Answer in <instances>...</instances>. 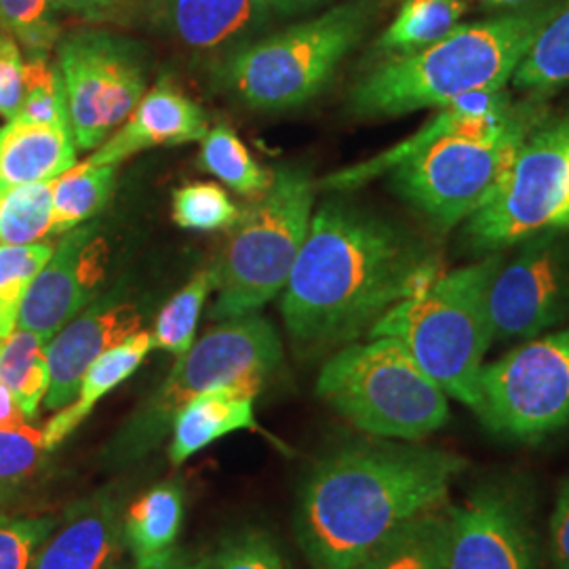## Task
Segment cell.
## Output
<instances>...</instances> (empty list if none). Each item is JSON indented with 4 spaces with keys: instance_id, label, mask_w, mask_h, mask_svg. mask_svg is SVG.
Segmentation results:
<instances>
[{
    "instance_id": "obj_3",
    "label": "cell",
    "mask_w": 569,
    "mask_h": 569,
    "mask_svg": "<svg viewBox=\"0 0 569 569\" xmlns=\"http://www.w3.org/2000/svg\"><path fill=\"white\" fill-rule=\"evenodd\" d=\"M549 117L547 98L512 100L507 89L472 93L439 108L406 142L319 183L352 190L388 173L390 188L439 230L465 224L496 194L533 127Z\"/></svg>"
},
{
    "instance_id": "obj_8",
    "label": "cell",
    "mask_w": 569,
    "mask_h": 569,
    "mask_svg": "<svg viewBox=\"0 0 569 569\" xmlns=\"http://www.w3.org/2000/svg\"><path fill=\"white\" fill-rule=\"evenodd\" d=\"M283 366V345L274 326L258 312L228 319L204 333L178 359L163 387L121 428L108 456L133 462L169 435L176 413L204 390L247 387L262 390Z\"/></svg>"
},
{
    "instance_id": "obj_39",
    "label": "cell",
    "mask_w": 569,
    "mask_h": 569,
    "mask_svg": "<svg viewBox=\"0 0 569 569\" xmlns=\"http://www.w3.org/2000/svg\"><path fill=\"white\" fill-rule=\"evenodd\" d=\"M23 56L20 42L0 30V117L16 121L23 103Z\"/></svg>"
},
{
    "instance_id": "obj_34",
    "label": "cell",
    "mask_w": 569,
    "mask_h": 569,
    "mask_svg": "<svg viewBox=\"0 0 569 569\" xmlns=\"http://www.w3.org/2000/svg\"><path fill=\"white\" fill-rule=\"evenodd\" d=\"M56 0H0V30L20 42L26 58L51 56L60 41Z\"/></svg>"
},
{
    "instance_id": "obj_7",
    "label": "cell",
    "mask_w": 569,
    "mask_h": 569,
    "mask_svg": "<svg viewBox=\"0 0 569 569\" xmlns=\"http://www.w3.org/2000/svg\"><path fill=\"white\" fill-rule=\"evenodd\" d=\"M317 395L350 425L418 443L449 422V397L392 338L350 342L327 359Z\"/></svg>"
},
{
    "instance_id": "obj_20",
    "label": "cell",
    "mask_w": 569,
    "mask_h": 569,
    "mask_svg": "<svg viewBox=\"0 0 569 569\" xmlns=\"http://www.w3.org/2000/svg\"><path fill=\"white\" fill-rule=\"evenodd\" d=\"M258 395L253 388L218 387L188 401L171 425V465L182 467L186 460L232 432L258 430L253 411Z\"/></svg>"
},
{
    "instance_id": "obj_35",
    "label": "cell",
    "mask_w": 569,
    "mask_h": 569,
    "mask_svg": "<svg viewBox=\"0 0 569 569\" xmlns=\"http://www.w3.org/2000/svg\"><path fill=\"white\" fill-rule=\"evenodd\" d=\"M23 87H26L23 103H21L20 117L16 121L70 129L68 102H66V91H63L58 63H51L49 56L26 58Z\"/></svg>"
},
{
    "instance_id": "obj_27",
    "label": "cell",
    "mask_w": 569,
    "mask_h": 569,
    "mask_svg": "<svg viewBox=\"0 0 569 569\" xmlns=\"http://www.w3.org/2000/svg\"><path fill=\"white\" fill-rule=\"evenodd\" d=\"M510 82L526 96L542 98L569 84V0L559 2Z\"/></svg>"
},
{
    "instance_id": "obj_29",
    "label": "cell",
    "mask_w": 569,
    "mask_h": 569,
    "mask_svg": "<svg viewBox=\"0 0 569 569\" xmlns=\"http://www.w3.org/2000/svg\"><path fill=\"white\" fill-rule=\"evenodd\" d=\"M199 163L207 173L247 197H262L272 183V173L258 164L243 140L226 124L207 131Z\"/></svg>"
},
{
    "instance_id": "obj_14",
    "label": "cell",
    "mask_w": 569,
    "mask_h": 569,
    "mask_svg": "<svg viewBox=\"0 0 569 569\" xmlns=\"http://www.w3.org/2000/svg\"><path fill=\"white\" fill-rule=\"evenodd\" d=\"M569 232H542L502 256L489 284V321L498 342L531 340L569 317Z\"/></svg>"
},
{
    "instance_id": "obj_2",
    "label": "cell",
    "mask_w": 569,
    "mask_h": 569,
    "mask_svg": "<svg viewBox=\"0 0 569 569\" xmlns=\"http://www.w3.org/2000/svg\"><path fill=\"white\" fill-rule=\"evenodd\" d=\"M467 460L409 441H366L321 458L302 483L293 529L312 569H355L399 531L448 509Z\"/></svg>"
},
{
    "instance_id": "obj_33",
    "label": "cell",
    "mask_w": 569,
    "mask_h": 569,
    "mask_svg": "<svg viewBox=\"0 0 569 569\" xmlns=\"http://www.w3.org/2000/svg\"><path fill=\"white\" fill-rule=\"evenodd\" d=\"M53 244H0V340L18 329L21 306L42 266L49 262Z\"/></svg>"
},
{
    "instance_id": "obj_18",
    "label": "cell",
    "mask_w": 569,
    "mask_h": 569,
    "mask_svg": "<svg viewBox=\"0 0 569 569\" xmlns=\"http://www.w3.org/2000/svg\"><path fill=\"white\" fill-rule=\"evenodd\" d=\"M209 121L203 108L171 82L159 81L127 117V121L91 152V164H114L161 146L203 142Z\"/></svg>"
},
{
    "instance_id": "obj_37",
    "label": "cell",
    "mask_w": 569,
    "mask_h": 569,
    "mask_svg": "<svg viewBox=\"0 0 569 569\" xmlns=\"http://www.w3.org/2000/svg\"><path fill=\"white\" fill-rule=\"evenodd\" d=\"M204 569H291L277 542L256 529L226 538Z\"/></svg>"
},
{
    "instance_id": "obj_22",
    "label": "cell",
    "mask_w": 569,
    "mask_h": 569,
    "mask_svg": "<svg viewBox=\"0 0 569 569\" xmlns=\"http://www.w3.org/2000/svg\"><path fill=\"white\" fill-rule=\"evenodd\" d=\"M152 350V333L142 329L106 350L82 376L74 401L70 406L61 407L60 411L42 427V439L47 449L53 451L61 446L89 418V413L106 395L121 387L124 380H129L136 373V369L142 366Z\"/></svg>"
},
{
    "instance_id": "obj_13",
    "label": "cell",
    "mask_w": 569,
    "mask_h": 569,
    "mask_svg": "<svg viewBox=\"0 0 569 569\" xmlns=\"http://www.w3.org/2000/svg\"><path fill=\"white\" fill-rule=\"evenodd\" d=\"M446 569H542L533 498L515 477H493L448 507Z\"/></svg>"
},
{
    "instance_id": "obj_45",
    "label": "cell",
    "mask_w": 569,
    "mask_h": 569,
    "mask_svg": "<svg viewBox=\"0 0 569 569\" xmlns=\"http://www.w3.org/2000/svg\"><path fill=\"white\" fill-rule=\"evenodd\" d=\"M526 2H529V0H481L483 7L496 9V11H509V9L521 7V4H526Z\"/></svg>"
},
{
    "instance_id": "obj_10",
    "label": "cell",
    "mask_w": 569,
    "mask_h": 569,
    "mask_svg": "<svg viewBox=\"0 0 569 569\" xmlns=\"http://www.w3.org/2000/svg\"><path fill=\"white\" fill-rule=\"evenodd\" d=\"M542 232H569V112L526 138L496 194L465 222L477 253H496Z\"/></svg>"
},
{
    "instance_id": "obj_15",
    "label": "cell",
    "mask_w": 569,
    "mask_h": 569,
    "mask_svg": "<svg viewBox=\"0 0 569 569\" xmlns=\"http://www.w3.org/2000/svg\"><path fill=\"white\" fill-rule=\"evenodd\" d=\"M108 256V243L98 224L77 226L61 234L49 262L26 293L18 327L49 342L96 300L106 279Z\"/></svg>"
},
{
    "instance_id": "obj_23",
    "label": "cell",
    "mask_w": 569,
    "mask_h": 569,
    "mask_svg": "<svg viewBox=\"0 0 569 569\" xmlns=\"http://www.w3.org/2000/svg\"><path fill=\"white\" fill-rule=\"evenodd\" d=\"M183 523V491L163 483L140 496L122 519V540L136 566L152 568L176 555Z\"/></svg>"
},
{
    "instance_id": "obj_41",
    "label": "cell",
    "mask_w": 569,
    "mask_h": 569,
    "mask_svg": "<svg viewBox=\"0 0 569 569\" xmlns=\"http://www.w3.org/2000/svg\"><path fill=\"white\" fill-rule=\"evenodd\" d=\"M129 0H56L60 13L84 21H103L114 18Z\"/></svg>"
},
{
    "instance_id": "obj_11",
    "label": "cell",
    "mask_w": 569,
    "mask_h": 569,
    "mask_svg": "<svg viewBox=\"0 0 569 569\" xmlns=\"http://www.w3.org/2000/svg\"><path fill=\"white\" fill-rule=\"evenodd\" d=\"M477 416L489 432L519 443H538L569 427V326L483 367Z\"/></svg>"
},
{
    "instance_id": "obj_19",
    "label": "cell",
    "mask_w": 569,
    "mask_h": 569,
    "mask_svg": "<svg viewBox=\"0 0 569 569\" xmlns=\"http://www.w3.org/2000/svg\"><path fill=\"white\" fill-rule=\"evenodd\" d=\"M122 538L119 502L103 491L70 510L42 542L30 569H108Z\"/></svg>"
},
{
    "instance_id": "obj_25",
    "label": "cell",
    "mask_w": 569,
    "mask_h": 569,
    "mask_svg": "<svg viewBox=\"0 0 569 569\" xmlns=\"http://www.w3.org/2000/svg\"><path fill=\"white\" fill-rule=\"evenodd\" d=\"M465 0H403L395 20L376 42L382 58L406 56L441 41L460 26Z\"/></svg>"
},
{
    "instance_id": "obj_24",
    "label": "cell",
    "mask_w": 569,
    "mask_h": 569,
    "mask_svg": "<svg viewBox=\"0 0 569 569\" xmlns=\"http://www.w3.org/2000/svg\"><path fill=\"white\" fill-rule=\"evenodd\" d=\"M47 345L39 333L20 327L0 340V382L11 390L26 420L37 418L51 387Z\"/></svg>"
},
{
    "instance_id": "obj_6",
    "label": "cell",
    "mask_w": 569,
    "mask_h": 569,
    "mask_svg": "<svg viewBox=\"0 0 569 569\" xmlns=\"http://www.w3.org/2000/svg\"><path fill=\"white\" fill-rule=\"evenodd\" d=\"M378 0H348L230 51L220 79L241 102L268 112L315 100L346 58L363 42L378 16Z\"/></svg>"
},
{
    "instance_id": "obj_17",
    "label": "cell",
    "mask_w": 569,
    "mask_h": 569,
    "mask_svg": "<svg viewBox=\"0 0 569 569\" xmlns=\"http://www.w3.org/2000/svg\"><path fill=\"white\" fill-rule=\"evenodd\" d=\"M146 23L192 51L239 49L272 20L266 0H146Z\"/></svg>"
},
{
    "instance_id": "obj_5",
    "label": "cell",
    "mask_w": 569,
    "mask_h": 569,
    "mask_svg": "<svg viewBox=\"0 0 569 569\" xmlns=\"http://www.w3.org/2000/svg\"><path fill=\"white\" fill-rule=\"evenodd\" d=\"M502 253L439 274L427 289L392 306L369 338H392L425 369L441 390L479 413L481 376L493 342L489 321V284Z\"/></svg>"
},
{
    "instance_id": "obj_9",
    "label": "cell",
    "mask_w": 569,
    "mask_h": 569,
    "mask_svg": "<svg viewBox=\"0 0 569 569\" xmlns=\"http://www.w3.org/2000/svg\"><path fill=\"white\" fill-rule=\"evenodd\" d=\"M315 194L317 183L305 169L272 173L270 188L239 218L216 266V321L253 315L283 293L310 230Z\"/></svg>"
},
{
    "instance_id": "obj_44",
    "label": "cell",
    "mask_w": 569,
    "mask_h": 569,
    "mask_svg": "<svg viewBox=\"0 0 569 569\" xmlns=\"http://www.w3.org/2000/svg\"><path fill=\"white\" fill-rule=\"evenodd\" d=\"M207 566V559H199V561H190V559H182V557H178V555H173L169 561H164L161 566H152V568H140V566H136V568L131 569H204ZM108 569H124L117 568V566H112V568Z\"/></svg>"
},
{
    "instance_id": "obj_31",
    "label": "cell",
    "mask_w": 569,
    "mask_h": 569,
    "mask_svg": "<svg viewBox=\"0 0 569 569\" xmlns=\"http://www.w3.org/2000/svg\"><path fill=\"white\" fill-rule=\"evenodd\" d=\"M216 289V268L197 272L182 289L161 308L157 323L152 329L154 348L183 357L190 346L194 345L199 317L203 312L204 300Z\"/></svg>"
},
{
    "instance_id": "obj_26",
    "label": "cell",
    "mask_w": 569,
    "mask_h": 569,
    "mask_svg": "<svg viewBox=\"0 0 569 569\" xmlns=\"http://www.w3.org/2000/svg\"><path fill=\"white\" fill-rule=\"evenodd\" d=\"M117 182L114 164L87 161L70 167L53 180L51 234H66L102 211Z\"/></svg>"
},
{
    "instance_id": "obj_43",
    "label": "cell",
    "mask_w": 569,
    "mask_h": 569,
    "mask_svg": "<svg viewBox=\"0 0 569 569\" xmlns=\"http://www.w3.org/2000/svg\"><path fill=\"white\" fill-rule=\"evenodd\" d=\"M323 2L327 0H266V4L272 9V13H279V16L298 13V11H305V9L323 4Z\"/></svg>"
},
{
    "instance_id": "obj_4",
    "label": "cell",
    "mask_w": 569,
    "mask_h": 569,
    "mask_svg": "<svg viewBox=\"0 0 569 569\" xmlns=\"http://www.w3.org/2000/svg\"><path fill=\"white\" fill-rule=\"evenodd\" d=\"M561 0H529L488 20L456 26L420 51L382 58L350 91L357 117H403L507 89Z\"/></svg>"
},
{
    "instance_id": "obj_38",
    "label": "cell",
    "mask_w": 569,
    "mask_h": 569,
    "mask_svg": "<svg viewBox=\"0 0 569 569\" xmlns=\"http://www.w3.org/2000/svg\"><path fill=\"white\" fill-rule=\"evenodd\" d=\"M58 523L47 517H11L0 512V569H30L42 542Z\"/></svg>"
},
{
    "instance_id": "obj_42",
    "label": "cell",
    "mask_w": 569,
    "mask_h": 569,
    "mask_svg": "<svg viewBox=\"0 0 569 569\" xmlns=\"http://www.w3.org/2000/svg\"><path fill=\"white\" fill-rule=\"evenodd\" d=\"M23 422H26V418L21 413L18 401L13 399L11 390L0 382V427H16Z\"/></svg>"
},
{
    "instance_id": "obj_36",
    "label": "cell",
    "mask_w": 569,
    "mask_h": 569,
    "mask_svg": "<svg viewBox=\"0 0 569 569\" xmlns=\"http://www.w3.org/2000/svg\"><path fill=\"white\" fill-rule=\"evenodd\" d=\"M173 222L186 230L213 232L237 224L241 213L224 188L218 183H188L173 194Z\"/></svg>"
},
{
    "instance_id": "obj_32",
    "label": "cell",
    "mask_w": 569,
    "mask_h": 569,
    "mask_svg": "<svg viewBox=\"0 0 569 569\" xmlns=\"http://www.w3.org/2000/svg\"><path fill=\"white\" fill-rule=\"evenodd\" d=\"M53 180L0 192V244L42 243L51 234Z\"/></svg>"
},
{
    "instance_id": "obj_12",
    "label": "cell",
    "mask_w": 569,
    "mask_h": 569,
    "mask_svg": "<svg viewBox=\"0 0 569 569\" xmlns=\"http://www.w3.org/2000/svg\"><path fill=\"white\" fill-rule=\"evenodd\" d=\"M58 68L79 150L100 148L142 100L148 56L138 41L79 30L58 41Z\"/></svg>"
},
{
    "instance_id": "obj_1",
    "label": "cell",
    "mask_w": 569,
    "mask_h": 569,
    "mask_svg": "<svg viewBox=\"0 0 569 569\" xmlns=\"http://www.w3.org/2000/svg\"><path fill=\"white\" fill-rule=\"evenodd\" d=\"M439 274V256L422 239L359 204L331 199L312 216L284 284V327L310 355L350 345Z\"/></svg>"
},
{
    "instance_id": "obj_30",
    "label": "cell",
    "mask_w": 569,
    "mask_h": 569,
    "mask_svg": "<svg viewBox=\"0 0 569 569\" xmlns=\"http://www.w3.org/2000/svg\"><path fill=\"white\" fill-rule=\"evenodd\" d=\"M49 453L42 428L26 422L0 427V512L11 509L34 486Z\"/></svg>"
},
{
    "instance_id": "obj_21",
    "label": "cell",
    "mask_w": 569,
    "mask_h": 569,
    "mask_svg": "<svg viewBox=\"0 0 569 569\" xmlns=\"http://www.w3.org/2000/svg\"><path fill=\"white\" fill-rule=\"evenodd\" d=\"M77 152L70 129L7 122L0 129V192L60 178L77 164Z\"/></svg>"
},
{
    "instance_id": "obj_16",
    "label": "cell",
    "mask_w": 569,
    "mask_h": 569,
    "mask_svg": "<svg viewBox=\"0 0 569 569\" xmlns=\"http://www.w3.org/2000/svg\"><path fill=\"white\" fill-rule=\"evenodd\" d=\"M142 329V315L131 302L110 298L96 300L49 340L47 357L51 387L44 397L47 409L70 406L79 392L82 376L106 350Z\"/></svg>"
},
{
    "instance_id": "obj_28",
    "label": "cell",
    "mask_w": 569,
    "mask_h": 569,
    "mask_svg": "<svg viewBox=\"0 0 569 569\" xmlns=\"http://www.w3.org/2000/svg\"><path fill=\"white\" fill-rule=\"evenodd\" d=\"M448 509L413 521L355 569H446Z\"/></svg>"
},
{
    "instance_id": "obj_40",
    "label": "cell",
    "mask_w": 569,
    "mask_h": 569,
    "mask_svg": "<svg viewBox=\"0 0 569 569\" xmlns=\"http://www.w3.org/2000/svg\"><path fill=\"white\" fill-rule=\"evenodd\" d=\"M549 550L555 569H569V481L559 489L550 515Z\"/></svg>"
}]
</instances>
